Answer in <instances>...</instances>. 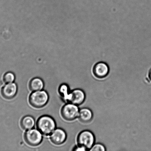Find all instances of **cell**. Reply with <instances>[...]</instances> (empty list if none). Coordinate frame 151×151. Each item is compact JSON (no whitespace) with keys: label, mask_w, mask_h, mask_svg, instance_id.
<instances>
[{"label":"cell","mask_w":151,"mask_h":151,"mask_svg":"<svg viewBox=\"0 0 151 151\" xmlns=\"http://www.w3.org/2000/svg\"><path fill=\"white\" fill-rule=\"evenodd\" d=\"M69 87L66 84H62L59 87V93L61 96L62 98L65 101L68 102L69 95Z\"/></svg>","instance_id":"4fadbf2b"},{"label":"cell","mask_w":151,"mask_h":151,"mask_svg":"<svg viewBox=\"0 0 151 151\" xmlns=\"http://www.w3.org/2000/svg\"><path fill=\"white\" fill-rule=\"evenodd\" d=\"M92 151H105L106 150L105 148L103 145L97 143L94 145L90 150Z\"/></svg>","instance_id":"9a60e30c"},{"label":"cell","mask_w":151,"mask_h":151,"mask_svg":"<svg viewBox=\"0 0 151 151\" xmlns=\"http://www.w3.org/2000/svg\"><path fill=\"white\" fill-rule=\"evenodd\" d=\"M79 109L77 106L72 104L65 105L61 110L62 117L67 121H72L77 117L79 114Z\"/></svg>","instance_id":"5b68a950"},{"label":"cell","mask_w":151,"mask_h":151,"mask_svg":"<svg viewBox=\"0 0 151 151\" xmlns=\"http://www.w3.org/2000/svg\"><path fill=\"white\" fill-rule=\"evenodd\" d=\"M109 68L107 63L100 62L95 65L93 68V73L94 76L99 78H105L108 75Z\"/></svg>","instance_id":"52a82bcc"},{"label":"cell","mask_w":151,"mask_h":151,"mask_svg":"<svg viewBox=\"0 0 151 151\" xmlns=\"http://www.w3.org/2000/svg\"><path fill=\"white\" fill-rule=\"evenodd\" d=\"M35 121L32 116L27 115L23 117L20 121V126L23 129L28 130L32 129L35 126Z\"/></svg>","instance_id":"7c38bea8"},{"label":"cell","mask_w":151,"mask_h":151,"mask_svg":"<svg viewBox=\"0 0 151 151\" xmlns=\"http://www.w3.org/2000/svg\"><path fill=\"white\" fill-rule=\"evenodd\" d=\"M37 128L41 134L45 136L49 135L56 128L55 121L48 115H43L38 118L36 124Z\"/></svg>","instance_id":"6da1fadb"},{"label":"cell","mask_w":151,"mask_h":151,"mask_svg":"<svg viewBox=\"0 0 151 151\" xmlns=\"http://www.w3.org/2000/svg\"><path fill=\"white\" fill-rule=\"evenodd\" d=\"M78 116L81 122L84 123H88L91 122L92 119L93 113L91 109L88 108H83L79 111Z\"/></svg>","instance_id":"30bf717a"},{"label":"cell","mask_w":151,"mask_h":151,"mask_svg":"<svg viewBox=\"0 0 151 151\" xmlns=\"http://www.w3.org/2000/svg\"><path fill=\"white\" fill-rule=\"evenodd\" d=\"M44 83L41 78H35L30 81L29 88L31 91H35L41 90L44 87Z\"/></svg>","instance_id":"8fae6325"},{"label":"cell","mask_w":151,"mask_h":151,"mask_svg":"<svg viewBox=\"0 0 151 151\" xmlns=\"http://www.w3.org/2000/svg\"><path fill=\"white\" fill-rule=\"evenodd\" d=\"M17 84L15 83H7L1 89V95L6 99L9 100L12 99L17 94Z\"/></svg>","instance_id":"9c48e42d"},{"label":"cell","mask_w":151,"mask_h":151,"mask_svg":"<svg viewBox=\"0 0 151 151\" xmlns=\"http://www.w3.org/2000/svg\"><path fill=\"white\" fill-rule=\"evenodd\" d=\"M15 79V76L14 73L12 72H8L4 75L3 80L6 83H13Z\"/></svg>","instance_id":"5bb4252c"},{"label":"cell","mask_w":151,"mask_h":151,"mask_svg":"<svg viewBox=\"0 0 151 151\" xmlns=\"http://www.w3.org/2000/svg\"><path fill=\"white\" fill-rule=\"evenodd\" d=\"M24 137L26 143L32 146H38L43 140L42 134L38 130L35 129L27 130L25 132Z\"/></svg>","instance_id":"277c9868"},{"label":"cell","mask_w":151,"mask_h":151,"mask_svg":"<svg viewBox=\"0 0 151 151\" xmlns=\"http://www.w3.org/2000/svg\"><path fill=\"white\" fill-rule=\"evenodd\" d=\"M74 150L75 151H85L87 150L85 148H84V147H81V146H79L78 147H76L75 148V149H74Z\"/></svg>","instance_id":"2e32d148"},{"label":"cell","mask_w":151,"mask_h":151,"mask_svg":"<svg viewBox=\"0 0 151 151\" xmlns=\"http://www.w3.org/2000/svg\"><path fill=\"white\" fill-rule=\"evenodd\" d=\"M85 93L82 90L76 89L69 93L68 102L77 106H79L85 101Z\"/></svg>","instance_id":"8992f818"},{"label":"cell","mask_w":151,"mask_h":151,"mask_svg":"<svg viewBox=\"0 0 151 151\" xmlns=\"http://www.w3.org/2000/svg\"><path fill=\"white\" fill-rule=\"evenodd\" d=\"M77 141L78 146L84 147L87 150H90L94 145L95 137L91 131L85 130L78 134Z\"/></svg>","instance_id":"3957f363"},{"label":"cell","mask_w":151,"mask_h":151,"mask_svg":"<svg viewBox=\"0 0 151 151\" xmlns=\"http://www.w3.org/2000/svg\"><path fill=\"white\" fill-rule=\"evenodd\" d=\"M149 79L150 80V81H151V69L149 71Z\"/></svg>","instance_id":"e0dca14e"},{"label":"cell","mask_w":151,"mask_h":151,"mask_svg":"<svg viewBox=\"0 0 151 151\" xmlns=\"http://www.w3.org/2000/svg\"><path fill=\"white\" fill-rule=\"evenodd\" d=\"M48 100L49 96L47 92L40 90L31 93L29 97V103L33 107L40 109L45 106Z\"/></svg>","instance_id":"7a4b0ae2"},{"label":"cell","mask_w":151,"mask_h":151,"mask_svg":"<svg viewBox=\"0 0 151 151\" xmlns=\"http://www.w3.org/2000/svg\"><path fill=\"white\" fill-rule=\"evenodd\" d=\"M50 140L53 144L60 145L66 141V134L64 130L61 128L55 130L52 133L50 137Z\"/></svg>","instance_id":"ba28073f"}]
</instances>
